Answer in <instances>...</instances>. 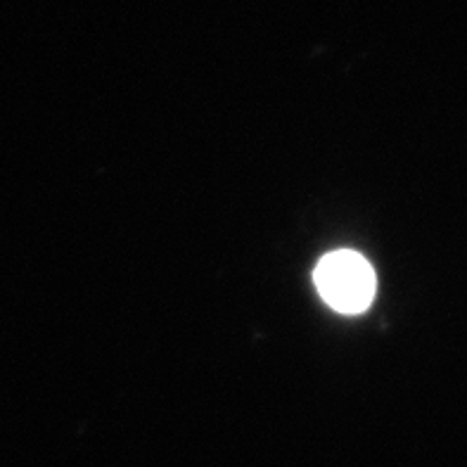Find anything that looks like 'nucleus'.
I'll return each instance as SVG.
<instances>
[{
  "label": "nucleus",
  "mask_w": 467,
  "mask_h": 467,
  "mask_svg": "<svg viewBox=\"0 0 467 467\" xmlns=\"http://www.w3.org/2000/svg\"><path fill=\"white\" fill-rule=\"evenodd\" d=\"M316 287L339 314H363L375 296V271L361 254L339 249L323 256L314 273Z\"/></svg>",
  "instance_id": "nucleus-1"
}]
</instances>
